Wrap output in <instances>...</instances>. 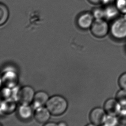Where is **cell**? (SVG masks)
<instances>
[{
  "label": "cell",
  "mask_w": 126,
  "mask_h": 126,
  "mask_svg": "<svg viewBox=\"0 0 126 126\" xmlns=\"http://www.w3.org/2000/svg\"><path fill=\"white\" fill-rule=\"evenodd\" d=\"M3 79L4 84L6 86V87L9 88L14 87L17 84V75L14 72H6L3 75Z\"/></svg>",
  "instance_id": "8fae6325"
},
{
  "label": "cell",
  "mask_w": 126,
  "mask_h": 126,
  "mask_svg": "<svg viewBox=\"0 0 126 126\" xmlns=\"http://www.w3.org/2000/svg\"><path fill=\"white\" fill-rule=\"evenodd\" d=\"M92 14L95 19H105V12L104 8L97 7L93 10Z\"/></svg>",
  "instance_id": "e0dca14e"
},
{
  "label": "cell",
  "mask_w": 126,
  "mask_h": 126,
  "mask_svg": "<svg viewBox=\"0 0 126 126\" xmlns=\"http://www.w3.org/2000/svg\"><path fill=\"white\" fill-rule=\"evenodd\" d=\"M115 4L120 13L126 15V0H116Z\"/></svg>",
  "instance_id": "ac0fdd59"
},
{
  "label": "cell",
  "mask_w": 126,
  "mask_h": 126,
  "mask_svg": "<svg viewBox=\"0 0 126 126\" xmlns=\"http://www.w3.org/2000/svg\"><path fill=\"white\" fill-rule=\"evenodd\" d=\"M45 126H58V125L56 124V123H53V122H49V123H47L44 125Z\"/></svg>",
  "instance_id": "603a6c76"
},
{
  "label": "cell",
  "mask_w": 126,
  "mask_h": 126,
  "mask_svg": "<svg viewBox=\"0 0 126 126\" xmlns=\"http://www.w3.org/2000/svg\"><path fill=\"white\" fill-rule=\"evenodd\" d=\"M10 88L6 87L5 88L3 89V90L2 91L1 95L3 97V99H8L9 97L10 96L11 91Z\"/></svg>",
  "instance_id": "ffe728a7"
},
{
  "label": "cell",
  "mask_w": 126,
  "mask_h": 126,
  "mask_svg": "<svg viewBox=\"0 0 126 126\" xmlns=\"http://www.w3.org/2000/svg\"><path fill=\"white\" fill-rule=\"evenodd\" d=\"M16 108V103L12 99H5L1 105V110L4 113L10 114L13 112Z\"/></svg>",
  "instance_id": "4fadbf2b"
},
{
  "label": "cell",
  "mask_w": 126,
  "mask_h": 126,
  "mask_svg": "<svg viewBox=\"0 0 126 126\" xmlns=\"http://www.w3.org/2000/svg\"><path fill=\"white\" fill-rule=\"evenodd\" d=\"M90 3L94 4H98L99 3H102V0H88Z\"/></svg>",
  "instance_id": "7402d4cb"
},
{
  "label": "cell",
  "mask_w": 126,
  "mask_h": 126,
  "mask_svg": "<svg viewBox=\"0 0 126 126\" xmlns=\"http://www.w3.org/2000/svg\"><path fill=\"white\" fill-rule=\"evenodd\" d=\"M9 16V12L7 7L3 3L0 4V25L2 26L6 22Z\"/></svg>",
  "instance_id": "5bb4252c"
},
{
  "label": "cell",
  "mask_w": 126,
  "mask_h": 126,
  "mask_svg": "<svg viewBox=\"0 0 126 126\" xmlns=\"http://www.w3.org/2000/svg\"><path fill=\"white\" fill-rule=\"evenodd\" d=\"M111 35L115 39L122 40L126 38V15L118 17L113 20L110 26Z\"/></svg>",
  "instance_id": "7a4b0ae2"
},
{
  "label": "cell",
  "mask_w": 126,
  "mask_h": 126,
  "mask_svg": "<svg viewBox=\"0 0 126 126\" xmlns=\"http://www.w3.org/2000/svg\"><path fill=\"white\" fill-rule=\"evenodd\" d=\"M51 113L47 108L44 106L35 109L34 112L35 119L38 123L44 124L47 123L50 117Z\"/></svg>",
  "instance_id": "ba28073f"
},
{
  "label": "cell",
  "mask_w": 126,
  "mask_h": 126,
  "mask_svg": "<svg viewBox=\"0 0 126 126\" xmlns=\"http://www.w3.org/2000/svg\"><path fill=\"white\" fill-rule=\"evenodd\" d=\"M35 94L32 87L25 86L19 90L17 94V99L21 105L29 106L33 102Z\"/></svg>",
  "instance_id": "277c9868"
},
{
  "label": "cell",
  "mask_w": 126,
  "mask_h": 126,
  "mask_svg": "<svg viewBox=\"0 0 126 126\" xmlns=\"http://www.w3.org/2000/svg\"><path fill=\"white\" fill-rule=\"evenodd\" d=\"M57 125H58H58L59 126H67V125L66 123L65 122H63V121L59 122Z\"/></svg>",
  "instance_id": "cb8c5ba5"
},
{
  "label": "cell",
  "mask_w": 126,
  "mask_h": 126,
  "mask_svg": "<svg viewBox=\"0 0 126 126\" xmlns=\"http://www.w3.org/2000/svg\"><path fill=\"white\" fill-rule=\"evenodd\" d=\"M120 124L118 116L107 114L103 125L106 126H117Z\"/></svg>",
  "instance_id": "9a60e30c"
},
{
  "label": "cell",
  "mask_w": 126,
  "mask_h": 126,
  "mask_svg": "<svg viewBox=\"0 0 126 126\" xmlns=\"http://www.w3.org/2000/svg\"><path fill=\"white\" fill-rule=\"evenodd\" d=\"M107 114L118 116L122 109V106L116 99L110 98L105 102L104 108Z\"/></svg>",
  "instance_id": "8992f818"
},
{
  "label": "cell",
  "mask_w": 126,
  "mask_h": 126,
  "mask_svg": "<svg viewBox=\"0 0 126 126\" xmlns=\"http://www.w3.org/2000/svg\"><path fill=\"white\" fill-rule=\"evenodd\" d=\"M107 115L104 109L96 107L92 109L89 114L90 123L94 126H100L103 125Z\"/></svg>",
  "instance_id": "5b68a950"
},
{
  "label": "cell",
  "mask_w": 126,
  "mask_h": 126,
  "mask_svg": "<svg viewBox=\"0 0 126 126\" xmlns=\"http://www.w3.org/2000/svg\"><path fill=\"white\" fill-rule=\"evenodd\" d=\"M90 29L92 34L97 38H104L110 32V26L105 19H95Z\"/></svg>",
  "instance_id": "3957f363"
},
{
  "label": "cell",
  "mask_w": 126,
  "mask_h": 126,
  "mask_svg": "<svg viewBox=\"0 0 126 126\" xmlns=\"http://www.w3.org/2000/svg\"><path fill=\"white\" fill-rule=\"evenodd\" d=\"M115 99L121 106L126 105V90L121 89L116 94Z\"/></svg>",
  "instance_id": "2e32d148"
},
{
  "label": "cell",
  "mask_w": 126,
  "mask_h": 126,
  "mask_svg": "<svg viewBox=\"0 0 126 126\" xmlns=\"http://www.w3.org/2000/svg\"><path fill=\"white\" fill-rule=\"evenodd\" d=\"M18 114L21 119L27 120L32 116V110L29 106L21 105L18 110Z\"/></svg>",
  "instance_id": "7c38bea8"
},
{
  "label": "cell",
  "mask_w": 126,
  "mask_h": 126,
  "mask_svg": "<svg viewBox=\"0 0 126 126\" xmlns=\"http://www.w3.org/2000/svg\"><path fill=\"white\" fill-rule=\"evenodd\" d=\"M46 106L52 115L60 116L66 111L68 103L65 98L61 95H55L49 98Z\"/></svg>",
  "instance_id": "6da1fadb"
},
{
  "label": "cell",
  "mask_w": 126,
  "mask_h": 126,
  "mask_svg": "<svg viewBox=\"0 0 126 126\" xmlns=\"http://www.w3.org/2000/svg\"><path fill=\"white\" fill-rule=\"evenodd\" d=\"M49 99L47 93L44 91H40L36 93L34 95L33 100V105L35 109L44 106L46 105Z\"/></svg>",
  "instance_id": "9c48e42d"
},
{
  "label": "cell",
  "mask_w": 126,
  "mask_h": 126,
  "mask_svg": "<svg viewBox=\"0 0 126 126\" xmlns=\"http://www.w3.org/2000/svg\"><path fill=\"white\" fill-rule=\"evenodd\" d=\"M94 19H95L92 13L84 12L79 16L78 18L77 25L81 29H89L91 27L94 21Z\"/></svg>",
  "instance_id": "52a82bcc"
},
{
  "label": "cell",
  "mask_w": 126,
  "mask_h": 126,
  "mask_svg": "<svg viewBox=\"0 0 126 126\" xmlns=\"http://www.w3.org/2000/svg\"><path fill=\"white\" fill-rule=\"evenodd\" d=\"M118 82L121 89L126 90V72L122 74L120 76Z\"/></svg>",
  "instance_id": "d6986e66"
},
{
  "label": "cell",
  "mask_w": 126,
  "mask_h": 126,
  "mask_svg": "<svg viewBox=\"0 0 126 126\" xmlns=\"http://www.w3.org/2000/svg\"><path fill=\"white\" fill-rule=\"evenodd\" d=\"M116 0H102V3L105 6L115 3Z\"/></svg>",
  "instance_id": "44dd1931"
},
{
  "label": "cell",
  "mask_w": 126,
  "mask_h": 126,
  "mask_svg": "<svg viewBox=\"0 0 126 126\" xmlns=\"http://www.w3.org/2000/svg\"><path fill=\"white\" fill-rule=\"evenodd\" d=\"M104 9L105 19L106 20H114L118 17L120 13L115 3L105 6Z\"/></svg>",
  "instance_id": "30bf717a"
}]
</instances>
